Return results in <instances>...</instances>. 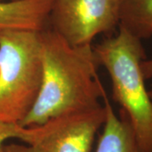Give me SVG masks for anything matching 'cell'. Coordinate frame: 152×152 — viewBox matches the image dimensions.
I'll use <instances>...</instances> for the list:
<instances>
[{
    "mask_svg": "<svg viewBox=\"0 0 152 152\" xmlns=\"http://www.w3.org/2000/svg\"><path fill=\"white\" fill-rule=\"evenodd\" d=\"M41 44L42 86L34 107L20 125L37 126L60 115L102 107L106 91L92 45L72 46L50 28L41 31Z\"/></svg>",
    "mask_w": 152,
    "mask_h": 152,
    "instance_id": "obj_1",
    "label": "cell"
},
{
    "mask_svg": "<svg viewBox=\"0 0 152 152\" xmlns=\"http://www.w3.org/2000/svg\"><path fill=\"white\" fill-rule=\"evenodd\" d=\"M94 48L112 82L113 100L127 114L140 152H152V99L141 63L146 59L142 40L118 27Z\"/></svg>",
    "mask_w": 152,
    "mask_h": 152,
    "instance_id": "obj_2",
    "label": "cell"
},
{
    "mask_svg": "<svg viewBox=\"0 0 152 152\" xmlns=\"http://www.w3.org/2000/svg\"><path fill=\"white\" fill-rule=\"evenodd\" d=\"M43 74L41 31H0V123L20 124L37 100Z\"/></svg>",
    "mask_w": 152,
    "mask_h": 152,
    "instance_id": "obj_3",
    "label": "cell"
},
{
    "mask_svg": "<svg viewBox=\"0 0 152 152\" xmlns=\"http://www.w3.org/2000/svg\"><path fill=\"white\" fill-rule=\"evenodd\" d=\"M105 105L64 114L42 124L26 127L25 145H4L5 152H92L95 138L106 121Z\"/></svg>",
    "mask_w": 152,
    "mask_h": 152,
    "instance_id": "obj_4",
    "label": "cell"
},
{
    "mask_svg": "<svg viewBox=\"0 0 152 152\" xmlns=\"http://www.w3.org/2000/svg\"><path fill=\"white\" fill-rule=\"evenodd\" d=\"M118 25V0H53L49 14V28L75 47L91 45Z\"/></svg>",
    "mask_w": 152,
    "mask_h": 152,
    "instance_id": "obj_5",
    "label": "cell"
},
{
    "mask_svg": "<svg viewBox=\"0 0 152 152\" xmlns=\"http://www.w3.org/2000/svg\"><path fill=\"white\" fill-rule=\"evenodd\" d=\"M53 0L0 1V31L8 29L42 31L49 28Z\"/></svg>",
    "mask_w": 152,
    "mask_h": 152,
    "instance_id": "obj_6",
    "label": "cell"
},
{
    "mask_svg": "<svg viewBox=\"0 0 152 152\" xmlns=\"http://www.w3.org/2000/svg\"><path fill=\"white\" fill-rule=\"evenodd\" d=\"M103 103L107 116L96 152H140L127 114L120 109L117 115L107 94Z\"/></svg>",
    "mask_w": 152,
    "mask_h": 152,
    "instance_id": "obj_7",
    "label": "cell"
},
{
    "mask_svg": "<svg viewBox=\"0 0 152 152\" xmlns=\"http://www.w3.org/2000/svg\"><path fill=\"white\" fill-rule=\"evenodd\" d=\"M119 25L140 40L152 36V0H118Z\"/></svg>",
    "mask_w": 152,
    "mask_h": 152,
    "instance_id": "obj_8",
    "label": "cell"
},
{
    "mask_svg": "<svg viewBox=\"0 0 152 152\" xmlns=\"http://www.w3.org/2000/svg\"><path fill=\"white\" fill-rule=\"evenodd\" d=\"M26 134V127L16 124L0 123V152L4 151V143L10 139L23 141Z\"/></svg>",
    "mask_w": 152,
    "mask_h": 152,
    "instance_id": "obj_9",
    "label": "cell"
},
{
    "mask_svg": "<svg viewBox=\"0 0 152 152\" xmlns=\"http://www.w3.org/2000/svg\"><path fill=\"white\" fill-rule=\"evenodd\" d=\"M141 69L145 80H150L152 78V58L145 59L141 63ZM150 96L152 99V91H149Z\"/></svg>",
    "mask_w": 152,
    "mask_h": 152,
    "instance_id": "obj_10",
    "label": "cell"
},
{
    "mask_svg": "<svg viewBox=\"0 0 152 152\" xmlns=\"http://www.w3.org/2000/svg\"><path fill=\"white\" fill-rule=\"evenodd\" d=\"M0 1H4V0H0Z\"/></svg>",
    "mask_w": 152,
    "mask_h": 152,
    "instance_id": "obj_11",
    "label": "cell"
}]
</instances>
